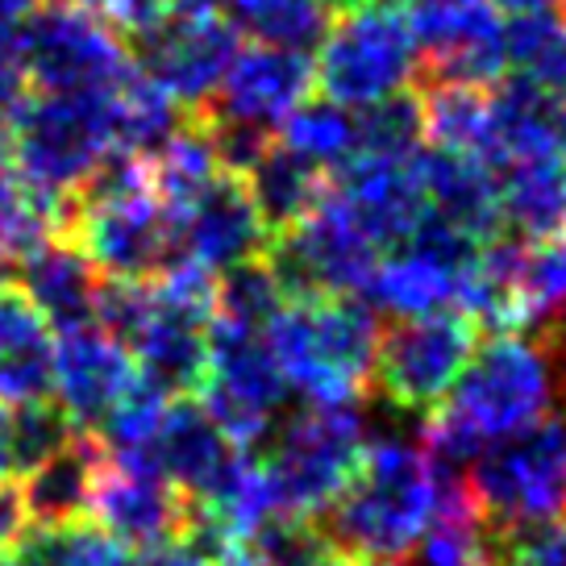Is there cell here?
I'll return each mask as SVG.
<instances>
[{"mask_svg":"<svg viewBox=\"0 0 566 566\" xmlns=\"http://www.w3.org/2000/svg\"><path fill=\"white\" fill-rule=\"evenodd\" d=\"M479 247L483 242L438 221L433 212H424L405 242L384 250V259L375 263L371 280L363 287L371 296L367 304L375 313H391V317H424L442 308L462 313L471 280H475Z\"/></svg>","mask_w":566,"mask_h":566,"instance_id":"obj_11","label":"cell"},{"mask_svg":"<svg viewBox=\"0 0 566 566\" xmlns=\"http://www.w3.org/2000/svg\"><path fill=\"white\" fill-rule=\"evenodd\" d=\"M54 334L34 301L0 283V405H25L51 396Z\"/></svg>","mask_w":566,"mask_h":566,"instance_id":"obj_24","label":"cell"},{"mask_svg":"<svg viewBox=\"0 0 566 566\" xmlns=\"http://www.w3.org/2000/svg\"><path fill=\"white\" fill-rule=\"evenodd\" d=\"M247 450L233 446L221 424L209 417V408L200 405L196 396H171L155 429L150 442V459L159 467L163 479H171L188 500H209L226 475H230L238 459Z\"/></svg>","mask_w":566,"mask_h":566,"instance_id":"obj_19","label":"cell"},{"mask_svg":"<svg viewBox=\"0 0 566 566\" xmlns=\"http://www.w3.org/2000/svg\"><path fill=\"white\" fill-rule=\"evenodd\" d=\"M13 280L51 325L71 329L96 317V296H101L105 275L92 266V259L71 233H51L21 259Z\"/></svg>","mask_w":566,"mask_h":566,"instance_id":"obj_21","label":"cell"},{"mask_svg":"<svg viewBox=\"0 0 566 566\" xmlns=\"http://www.w3.org/2000/svg\"><path fill=\"white\" fill-rule=\"evenodd\" d=\"M417 80L495 84L504 75V21L492 0H405Z\"/></svg>","mask_w":566,"mask_h":566,"instance_id":"obj_14","label":"cell"},{"mask_svg":"<svg viewBox=\"0 0 566 566\" xmlns=\"http://www.w3.org/2000/svg\"><path fill=\"white\" fill-rule=\"evenodd\" d=\"M283 308V287L271 275L266 259H247L212 275V317L230 325H250L263 329L266 321Z\"/></svg>","mask_w":566,"mask_h":566,"instance_id":"obj_34","label":"cell"},{"mask_svg":"<svg viewBox=\"0 0 566 566\" xmlns=\"http://www.w3.org/2000/svg\"><path fill=\"white\" fill-rule=\"evenodd\" d=\"M280 146L304 163L321 167L325 176H334L346 159L358 150V125H354V108H342L334 101H304L292 108L280 125Z\"/></svg>","mask_w":566,"mask_h":566,"instance_id":"obj_33","label":"cell"},{"mask_svg":"<svg viewBox=\"0 0 566 566\" xmlns=\"http://www.w3.org/2000/svg\"><path fill=\"white\" fill-rule=\"evenodd\" d=\"M238 30L226 13H188L167 9L142 34L129 38V54L138 75L159 84L184 108H200L209 101L226 67L238 54Z\"/></svg>","mask_w":566,"mask_h":566,"instance_id":"obj_13","label":"cell"},{"mask_svg":"<svg viewBox=\"0 0 566 566\" xmlns=\"http://www.w3.org/2000/svg\"><path fill=\"white\" fill-rule=\"evenodd\" d=\"M9 167L18 179L51 200L67 226V200L96 171L113 138V92H38L25 96L9 122Z\"/></svg>","mask_w":566,"mask_h":566,"instance_id":"obj_4","label":"cell"},{"mask_svg":"<svg viewBox=\"0 0 566 566\" xmlns=\"http://www.w3.org/2000/svg\"><path fill=\"white\" fill-rule=\"evenodd\" d=\"M317 46L313 80L342 108L379 105L417 84V42L400 4L358 0L334 13Z\"/></svg>","mask_w":566,"mask_h":566,"instance_id":"obj_7","label":"cell"},{"mask_svg":"<svg viewBox=\"0 0 566 566\" xmlns=\"http://www.w3.org/2000/svg\"><path fill=\"white\" fill-rule=\"evenodd\" d=\"M563 155L558 129V92L537 88L521 75H500L492 84V134H488V163L509 167L525 159Z\"/></svg>","mask_w":566,"mask_h":566,"instance_id":"obj_23","label":"cell"},{"mask_svg":"<svg viewBox=\"0 0 566 566\" xmlns=\"http://www.w3.org/2000/svg\"><path fill=\"white\" fill-rule=\"evenodd\" d=\"M467 492L500 533L537 530L566 516V412L554 408L513 438L479 450Z\"/></svg>","mask_w":566,"mask_h":566,"instance_id":"obj_5","label":"cell"},{"mask_svg":"<svg viewBox=\"0 0 566 566\" xmlns=\"http://www.w3.org/2000/svg\"><path fill=\"white\" fill-rule=\"evenodd\" d=\"M134 384H138V367L129 350L96 321L59 329L51 400L67 412L80 433H96Z\"/></svg>","mask_w":566,"mask_h":566,"instance_id":"obj_16","label":"cell"},{"mask_svg":"<svg viewBox=\"0 0 566 566\" xmlns=\"http://www.w3.org/2000/svg\"><path fill=\"white\" fill-rule=\"evenodd\" d=\"M92 525L122 542L125 549H155L184 537L192 521V500L179 492L171 479H163L155 467H122L108 462L92 492Z\"/></svg>","mask_w":566,"mask_h":566,"instance_id":"obj_18","label":"cell"},{"mask_svg":"<svg viewBox=\"0 0 566 566\" xmlns=\"http://www.w3.org/2000/svg\"><path fill=\"white\" fill-rule=\"evenodd\" d=\"M250 188V200L263 217V226L271 230V238L287 226H296L304 212L317 209V200L329 192L334 176H325L321 167L304 163L301 155H292L287 146L271 142L259 159L242 171Z\"/></svg>","mask_w":566,"mask_h":566,"instance_id":"obj_26","label":"cell"},{"mask_svg":"<svg viewBox=\"0 0 566 566\" xmlns=\"http://www.w3.org/2000/svg\"><path fill=\"white\" fill-rule=\"evenodd\" d=\"M459 475H442L424 454L421 438L384 433L363 446L346 492L317 516L325 542L342 558L400 563L442 513L446 492Z\"/></svg>","mask_w":566,"mask_h":566,"instance_id":"obj_2","label":"cell"},{"mask_svg":"<svg viewBox=\"0 0 566 566\" xmlns=\"http://www.w3.org/2000/svg\"><path fill=\"white\" fill-rule=\"evenodd\" d=\"M283 396H287V384L266 350L263 329L212 317L209 358H205V379L196 388V400L209 408L221 433L242 450H259L283 417Z\"/></svg>","mask_w":566,"mask_h":566,"instance_id":"obj_12","label":"cell"},{"mask_svg":"<svg viewBox=\"0 0 566 566\" xmlns=\"http://www.w3.org/2000/svg\"><path fill=\"white\" fill-rule=\"evenodd\" d=\"M421 138L433 150L488 159L492 134V84H459V80H417Z\"/></svg>","mask_w":566,"mask_h":566,"instance_id":"obj_25","label":"cell"},{"mask_svg":"<svg viewBox=\"0 0 566 566\" xmlns=\"http://www.w3.org/2000/svg\"><path fill=\"white\" fill-rule=\"evenodd\" d=\"M188 113H192V108H184L179 101H171L159 84H150V80L138 75V67H134V75L113 92V138H117V150H129V155H138V159H150L163 142L188 122Z\"/></svg>","mask_w":566,"mask_h":566,"instance_id":"obj_32","label":"cell"},{"mask_svg":"<svg viewBox=\"0 0 566 566\" xmlns=\"http://www.w3.org/2000/svg\"><path fill=\"white\" fill-rule=\"evenodd\" d=\"M325 566H400V563H363V558H342V554H337V558H329Z\"/></svg>","mask_w":566,"mask_h":566,"instance_id":"obj_39","label":"cell"},{"mask_svg":"<svg viewBox=\"0 0 566 566\" xmlns=\"http://www.w3.org/2000/svg\"><path fill=\"white\" fill-rule=\"evenodd\" d=\"M176 247L179 259L205 266L209 275L266 254L271 230L250 200L247 179L221 167L176 217Z\"/></svg>","mask_w":566,"mask_h":566,"instance_id":"obj_17","label":"cell"},{"mask_svg":"<svg viewBox=\"0 0 566 566\" xmlns=\"http://www.w3.org/2000/svg\"><path fill=\"white\" fill-rule=\"evenodd\" d=\"M479 342V325L459 308L424 313V317H396L379 329L371 363V388L396 412L429 417L454 388L467 358Z\"/></svg>","mask_w":566,"mask_h":566,"instance_id":"obj_10","label":"cell"},{"mask_svg":"<svg viewBox=\"0 0 566 566\" xmlns=\"http://www.w3.org/2000/svg\"><path fill=\"white\" fill-rule=\"evenodd\" d=\"M317 88L313 80V59L304 51H283V46H250L233 54L221 84L200 113H209L217 122H233L259 129V134H275L283 117L292 108H301Z\"/></svg>","mask_w":566,"mask_h":566,"instance_id":"obj_15","label":"cell"},{"mask_svg":"<svg viewBox=\"0 0 566 566\" xmlns=\"http://www.w3.org/2000/svg\"><path fill=\"white\" fill-rule=\"evenodd\" d=\"M563 18H566V4H563Z\"/></svg>","mask_w":566,"mask_h":566,"instance_id":"obj_42","label":"cell"},{"mask_svg":"<svg viewBox=\"0 0 566 566\" xmlns=\"http://www.w3.org/2000/svg\"><path fill=\"white\" fill-rule=\"evenodd\" d=\"M329 4H334L337 13H342V9H350V4H358V0H329Z\"/></svg>","mask_w":566,"mask_h":566,"instance_id":"obj_41","label":"cell"},{"mask_svg":"<svg viewBox=\"0 0 566 566\" xmlns=\"http://www.w3.org/2000/svg\"><path fill=\"white\" fill-rule=\"evenodd\" d=\"M504 75H521L537 88L566 92V18L530 9L504 21Z\"/></svg>","mask_w":566,"mask_h":566,"instance_id":"obj_31","label":"cell"},{"mask_svg":"<svg viewBox=\"0 0 566 566\" xmlns=\"http://www.w3.org/2000/svg\"><path fill=\"white\" fill-rule=\"evenodd\" d=\"M34 4H42V0H0V21H18L25 18Z\"/></svg>","mask_w":566,"mask_h":566,"instance_id":"obj_38","label":"cell"},{"mask_svg":"<svg viewBox=\"0 0 566 566\" xmlns=\"http://www.w3.org/2000/svg\"><path fill=\"white\" fill-rule=\"evenodd\" d=\"M500 217L504 233L542 238L566 226V159H525L500 171Z\"/></svg>","mask_w":566,"mask_h":566,"instance_id":"obj_28","label":"cell"},{"mask_svg":"<svg viewBox=\"0 0 566 566\" xmlns=\"http://www.w3.org/2000/svg\"><path fill=\"white\" fill-rule=\"evenodd\" d=\"M25 67H21V51H18V30L13 21H0V134L9 129L13 113L25 101Z\"/></svg>","mask_w":566,"mask_h":566,"instance_id":"obj_35","label":"cell"},{"mask_svg":"<svg viewBox=\"0 0 566 566\" xmlns=\"http://www.w3.org/2000/svg\"><path fill=\"white\" fill-rule=\"evenodd\" d=\"M221 13L259 46L308 54L325 38L337 9L329 0H221Z\"/></svg>","mask_w":566,"mask_h":566,"instance_id":"obj_29","label":"cell"},{"mask_svg":"<svg viewBox=\"0 0 566 566\" xmlns=\"http://www.w3.org/2000/svg\"><path fill=\"white\" fill-rule=\"evenodd\" d=\"M363 446L367 433L354 405H308L280 417L259 454L280 513L317 521L346 492Z\"/></svg>","mask_w":566,"mask_h":566,"instance_id":"obj_6","label":"cell"},{"mask_svg":"<svg viewBox=\"0 0 566 566\" xmlns=\"http://www.w3.org/2000/svg\"><path fill=\"white\" fill-rule=\"evenodd\" d=\"M263 259L280 280L283 301H308V296H358L384 250L354 221V212L342 205V196L329 184L317 209L271 238Z\"/></svg>","mask_w":566,"mask_h":566,"instance_id":"obj_9","label":"cell"},{"mask_svg":"<svg viewBox=\"0 0 566 566\" xmlns=\"http://www.w3.org/2000/svg\"><path fill=\"white\" fill-rule=\"evenodd\" d=\"M379 329V313L358 296H308L283 301L263 337L287 391L308 405H354L371 388Z\"/></svg>","mask_w":566,"mask_h":566,"instance_id":"obj_3","label":"cell"},{"mask_svg":"<svg viewBox=\"0 0 566 566\" xmlns=\"http://www.w3.org/2000/svg\"><path fill=\"white\" fill-rule=\"evenodd\" d=\"M75 4H84L88 13H96L101 21H108L113 30H122V34H142L150 21H159L167 13V0H75Z\"/></svg>","mask_w":566,"mask_h":566,"instance_id":"obj_36","label":"cell"},{"mask_svg":"<svg viewBox=\"0 0 566 566\" xmlns=\"http://www.w3.org/2000/svg\"><path fill=\"white\" fill-rule=\"evenodd\" d=\"M558 408V371L537 337L488 334L475 342L454 388L421 429L424 454L442 475H467L479 450L513 438Z\"/></svg>","mask_w":566,"mask_h":566,"instance_id":"obj_1","label":"cell"},{"mask_svg":"<svg viewBox=\"0 0 566 566\" xmlns=\"http://www.w3.org/2000/svg\"><path fill=\"white\" fill-rule=\"evenodd\" d=\"M558 129H563V155H566V92H558Z\"/></svg>","mask_w":566,"mask_h":566,"instance_id":"obj_40","label":"cell"},{"mask_svg":"<svg viewBox=\"0 0 566 566\" xmlns=\"http://www.w3.org/2000/svg\"><path fill=\"white\" fill-rule=\"evenodd\" d=\"M408 558L412 566H504V533L488 525L467 492V479H459Z\"/></svg>","mask_w":566,"mask_h":566,"instance_id":"obj_27","label":"cell"},{"mask_svg":"<svg viewBox=\"0 0 566 566\" xmlns=\"http://www.w3.org/2000/svg\"><path fill=\"white\" fill-rule=\"evenodd\" d=\"M105 471V446L96 442V433H71L54 454L38 462L34 471L21 475V509L30 525H75L88 521L92 492L96 479Z\"/></svg>","mask_w":566,"mask_h":566,"instance_id":"obj_22","label":"cell"},{"mask_svg":"<svg viewBox=\"0 0 566 566\" xmlns=\"http://www.w3.org/2000/svg\"><path fill=\"white\" fill-rule=\"evenodd\" d=\"M417 184H421L424 212L454 226L459 233L488 242L504 233L500 217V171L488 159L454 155V150H417Z\"/></svg>","mask_w":566,"mask_h":566,"instance_id":"obj_20","label":"cell"},{"mask_svg":"<svg viewBox=\"0 0 566 566\" xmlns=\"http://www.w3.org/2000/svg\"><path fill=\"white\" fill-rule=\"evenodd\" d=\"M495 9L504 13H530V9H554V4H566V0H492Z\"/></svg>","mask_w":566,"mask_h":566,"instance_id":"obj_37","label":"cell"},{"mask_svg":"<svg viewBox=\"0 0 566 566\" xmlns=\"http://www.w3.org/2000/svg\"><path fill=\"white\" fill-rule=\"evenodd\" d=\"M18 51L38 92H117L134 75L122 34L75 0L34 4L21 18Z\"/></svg>","mask_w":566,"mask_h":566,"instance_id":"obj_8","label":"cell"},{"mask_svg":"<svg viewBox=\"0 0 566 566\" xmlns=\"http://www.w3.org/2000/svg\"><path fill=\"white\" fill-rule=\"evenodd\" d=\"M566 304V226L542 238L516 242L513 259V317L516 334L546 325Z\"/></svg>","mask_w":566,"mask_h":566,"instance_id":"obj_30","label":"cell"}]
</instances>
